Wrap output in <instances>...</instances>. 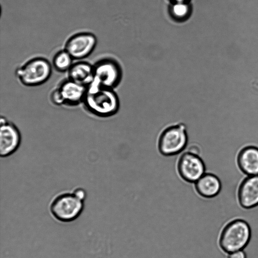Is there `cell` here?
<instances>
[{
  "label": "cell",
  "instance_id": "cell-15",
  "mask_svg": "<svg viewBox=\"0 0 258 258\" xmlns=\"http://www.w3.org/2000/svg\"><path fill=\"white\" fill-rule=\"evenodd\" d=\"M168 11L170 16L174 20L183 22L189 17L191 7L189 2H171Z\"/></svg>",
  "mask_w": 258,
  "mask_h": 258
},
{
  "label": "cell",
  "instance_id": "cell-2",
  "mask_svg": "<svg viewBox=\"0 0 258 258\" xmlns=\"http://www.w3.org/2000/svg\"><path fill=\"white\" fill-rule=\"evenodd\" d=\"M84 201L73 190L61 192L50 201L49 212L55 220L61 223H70L81 215L84 208Z\"/></svg>",
  "mask_w": 258,
  "mask_h": 258
},
{
  "label": "cell",
  "instance_id": "cell-5",
  "mask_svg": "<svg viewBox=\"0 0 258 258\" xmlns=\"http://www.w3.org/2000/svg\"><path fill=\"white\" fill-rule=\"evenodd\" d=\"M188 135L185 125L183 123L173 124L164 128L158 141L159 152L163 156L178 154L186 148Z\"/></svg>",
  "mask_w": 258,
  "mask_h": 258
},
{
  "label": "cell",
  "instance_id": "cell-6",
  "mask_svg": "<svg viewBox=\"0 0 258 258\" xmlns=\"http://www.w3.org/2000/svg\"><path fill=\"white\" fill-rule=\"evenodd\" d=\"M93 64L92 83L112 89L117 86L121 79L122 70L116 60L106 57L97 60Z\"/></svg>",
  "mask_w": 258,
  "mask_h": 258
},
{
  "label": "cell",
  "instance_id": "cell-8",
  "mask_svg": "<svg viewBox=\"0 0 258 258\" xmlns=\"http://www.w3.org/2000/svg\"><path fill=\"white\" fill-rule=\"evenodd\" d=\"M177 169L181 178L189 183H195L206 172V165L200 155L187 151L179 158Z\"/></svg>",
  "mask_w": 258,
  "mask_h": 258
},
{
  "label": "cell",
  "instance_id": "cell-1",
  "mask_svg": "<svg viewBox=\"0 0 258 258\" xmlns=\"http://www.w3.org/2000/svg\"><path fill=\"white\" fill-rule=\"evenodd\" d=\"M82 104L88 112L100 118L116 114L120 106L118 97L114 89L92 83L87 86Z\"/></svg>",
  "mask_w": 258,
  "mask_h": 258
},
{
  "label": "cell",
  "instance_id": "cell-13",
  "mask_svg": "<svg viewBox=\"0 0 258 258\" xmlns=\"http://www.w3.org/2000/svg\"><path fill=\"white\" fill-rule=\"evenodd\" d=\"M238 164L247 176L258 175V147L249 146L242 149L238 156Z\"/></svg>",
  "mask_w": 258,
  "mask_h": 258
},
{
  "label": "cell",
  "instance_id": "cell-7",
  "mask_svg": "<svg viewBox=\"0 0 258 258\" xmlns=\"http://www.w3.org/2000/svg\"><path fill=\"white\" fill-rule=\"evenodd\" d=\"M97 44L95 35L90 32H80L71 35L66 41L65 49L74 60H81L90 56Z\"/></svg>",
  "mask_w": 258,
  "mask_h": 258
},
{
  "label": "cell",
  "instance_id": "cell-18",
  "mask_svg": "<svg viewBox=\"0 0 258 258\" xmlns=\"http://www.w3.org/2000/svg\"><path fill=\"white\" fill-rule=\"evenodd\" d=\"M228 258H246V255L243 250H239L228 253Z\"/></svg>",
  "mask_w": 258,
  "mask_h": 258
},
{
  "label": "cell",
  "instance_id": "cell-10",
  "mask_svg": "<svg viewBox=\"0 0 258 258\" xmlns=\"http://www.w3.org/2000/svg\"><path fill=\"white\" fill-rule=\"evenodd\" d=\"M64 101V105L76 106L83 103L87 86L66 78L57 86Z\"/></svg>",
  "mask_w": 258,
  "mask_h": 258
},
{
  "label": "cell",
  "instance_id": "cell-9",
  "mask_svg": "<svg viewBox=\"0 0 258 258\" xmlns=\"http://www.w3.org/2000/svg\"><path fill=\"white\" fill-rule=\"evenodd\" d=\"M0 125V156L6 158L18 149L21 142V135L18 127L2 115Z\"/></svg>",
  "mask_w": 258,
  "mask_h": 258
},
{
  "label": "cell",
  "instance_id": "cell-14",
  "mask_svg": "<svg viewBox=\"0 0 258 258\" xmlns=\"http://www.w3.org/2000/svg\"><path fill=\"white\" fill-rule=\"evenodd\" d=\"M93 64L83 60H77L68 71V78L86 86L93 81Z\"/></svg>",
  "mask_w": 258,
  "mask_h": 258
},
{
  "label": "cell",
  "instance_id": "cell-16",
  "mask_svg": "<svg viewBox=\"0 0 258 258\" xmlns=\"http://www.w3.org/2000/svg\"><path fill=\"white\" fill-rule=\"evenodd\" d=\"M74 60L71 55L64 49L57 51L53 55L52 66L59 73H67Z\"/></svg>",
  "mask_w": 258,
  "mask_h": 258
},
{
  "label": "cell",
  "instance_id": "cell-3",
  "mask_svg": "<svg viewBox=\"0 0 258 258\" xmlns=\"http://www.w3.org/2000/svg\"><path fill=\"white\" fill-rule=\"evenodd\" d=\"M52 64L46 58L33 57L18 67L15 76L19 82L26 87H36L45 83L52 75Z\"/></svg>",
  "mask_w": 258,
  "mask_h": 258
},
{
  "label": "cell",
  "instance_id": "cell-19",
  "mask_svg": "<svg viewBox=\"0 0 258 258\" xmlns=\"http://www.w3.org/2000/svg\"><path fill=\"white\" fill-rule=\"evenodd\" d=\"M171 2H189L190 0H170Z\"/></svg>",
  "mask_w": 258,
  "mask_h": 258
},
{
  "label": "cell",
  "instance_id": "cell-12",
  "mask_svg": "<svg viewBox=\"0 0 258 258\" xmlns=\"http://www.w3.org/2000/svg\"><path fill=\"white\" fill-rule=\"evenodd\" d=\"M195 187L200 196L205 199H210L217 196L220 193L222 184L217 175L206 172L195 183Z\"/></svg>",
  "mask_w": 258,
  "mask_h": 258
},
{
  "label": "cell",
  "instance_id": "cell-17",
  "mask_svg": "<svg viewBox=\"0 0 258 258\" xmlns=\"http://www.w3.org/2000/svg\"><path fill=\"white\" fill-rule=\"evenodd\" d=\"M49 99L51 103L55 106H60L64 105L62 96L57 87L51 92Z\"/></svg>",
  "mask_w": 258,
  "mask_h": 258
},
{
  "label": "cell",
  "instance_id": "cell-4",
  "mask_svg": "<svg viewBox=\"0 0 258 258\" xmlns=\"http://www.w3.org/2000/svg\"><path fill=\"white\" fill-rule=\"evenodd\" d=\"M250 229L245 221L235 219L229 222L221 232L219 244L228 253L242 250L250 237Z\"/></svg>",
  "mask_w": 258,
  "mask_h": 258
},
{
  "label": "cell",
  "instance_id": "cell-11",
  "mask_svg": "<svg viewBox=\"0 0 258 258\" xmlns=\"http://www.w3.org/2000/svg\"><path fill=\"white\" fill-rule=\"evenodd\" d=\"M240 205L246 209L258 205V175L247 176L241 182L238 193Z\"/></svg>",
  "mask_w": 258,
  "mask_h": 258
}]
</instances>
